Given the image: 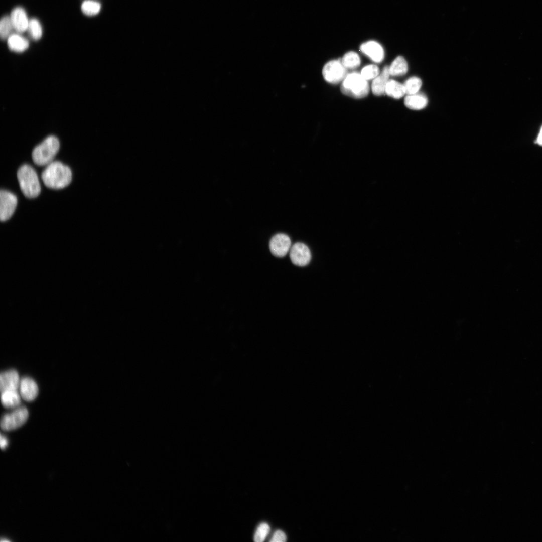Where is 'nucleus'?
Listing matches in <instances>:
<instances>
[{
  "mask_svg": "<svg viewBox=\"0 0 542 542\" xmlns=\"http://www.w3.org/2000/svg\"><path fill=\"white\" fill-rule=\"evenodd\" d=\"M269 530V526L267 523H261L257 527L254 536V540L256 542L263 541L267 535Z\"/></svg>",
  "mask_w": 542,
  "mask_h": 542,
  "instance_id": "26",
  "label": "nucleus"
},
{
  "mask_svg": "<svg viewBox=\"0 0 542 542\" xmlns=\"http://www.w3.org/2000/svg\"><path fill=\"white\" fill-rule=\"evenodd\" d=\"M390 76L389 66H385L382 71L374 78L372 83L371 90L373 94L380 96L385 93V87Z\"/></svg>",
  "mask_w": 542,
  "mask_h": 542,
  "instance_id": "14",
  "label": "nucleus"
},
{
  "mask_svg": "<svg viewBox=\"0 0 542 542\" xmlns=\"http://www.w3.org/2000/svg\"><path fill=\"white\" fill-rule=\"evenodd\" d=\"M403 85L405 93L407 95H411L418 93L422 86V82L419 78L412 77L409 78Z\"/></svg>",
  "mask_w": 542,
  "mask_h": 542,
  "instance_id": "24",
  "label": "nucleus"
},
{
  "mask_svg": "<svg viewBox=\"0 0 542 542\" xmlns=\"http://www.w3.org/2000/svg\"><path fill=\"white\" fill-rule=\"evenodd\" d=\"M31 38L34 40H39L42 35V29L39 21L36 19L29 20L27 30Z\"/></svg>",
  "mask_w": 542,
  "mask_h": 542,
  "instance_id": "21",
  "label": "nucleus"
},
{
  "mask_svg": "<svg viewBox=\"0 0 542 542\" xmlns=\"http://www.w3.org/2000/svg\"><path fill=\"white\" fill-rule=\"evenodd\" d=\"M404 105L413 110H421L425 108L428 103L427 97L421 94L407 95L404 99Z\"/></svg>",
  "mask_w": 542,
  "mask_h": 542,
  "instance_id": "16",
  "label": "nucleus"
},
{
  "mask_svg": "<svg viewBox=\"0 0 542 542\" xmlns=\"http://www.w3.org/2000/svg\"><path fill=\"white\" fill-rule=\"evenodd\" d=\"M8 444V441L6 437L3 436L2 434L1 435V447L3 449L6 447Z\"/></svg>",
  "mask_w": 542,
  "mask_h": 542,
  "instance_id": "28",
  "label": "nucleus"
},
{
  "mask_svg": "<svg viewBox=\"0 0 542 542\" xmlns=\"http://www.w3.org/2000/svg\"><path fill=\"white\" fill-rule=\"evenodd\" d=\"M9 49L14 52L22 53L26 51L29 46L28 40L20 33H12L7 39Z\"/></svg>",
  "mask_w": 542,
  "mask_h": 542,
  "instance_id": "15",
  "label": "nucleus"
},
{
  "mask_svg": "<svg viewBox=\"0 0 542 542\" xmlns=\"http://www.w3.org/2000/svg\"><path fill=\"white\" fill-rule=\"evenodd\" d=\"M19 388L21 397L26 401H32L38 395L37 384L33 379L30 377H24L21 380Z\"/></svg>",
  "mask_w": 542,
  "mask_h": 542,
  "instance_id": "13",
  "label": "nucleus"
},
{
  "mask_svg": "<svg viewBox=\"0 0 542 542\" xmlns=\"http://www.w3.org/2000/svg\"><path fill=\"white\" fill-rule=\"evenodd\" d=\"M408 63L402 56L397 57L389 67L390 76H398L404 75L408 71Z\"/></svg>",
  "mask_w": 542,
  "mask_h": 542,
  "instance_id": "19",
  "label": "nucleus"
},
{
  "mask_svg": "<svg viewBox=\"0 0 542 542\" xmlns=\"http://www.w3.org/2000/svg\"><path fill=\"white\" fill-rule=\"evenodd\" d=\"M380 73L379 68L376 65H368L361 71V75L367 81L374 79Z\"/></svg>",
  "mask_w": 542,
  "mask_h": 542,
  "instance_id": "25",
  "label": "nucleus"
},
{
  "mask_svg": "<svg viewBox=\"0 0 542 542\" xmlns=\"http://www.w3.org/2000/svg\"><path fill=\"white\" fill-rule=\"evenodd\" d=\"M42 179L48 188L59 189L68 186L72 180V172L68 166L58 161L52 162L42 173Z\"/></svg>",
  "mask_w": 542,
  "mask_h": 542,
  "instance_id": "1",
  "label": "nucleus"
},
{
  "mask_svg": "<svg viewBox=\"0 0 542 542\" xmlns=\"http://www.w3.org/2000/svg\"><path fill=\"white\" fill-rule=\"evenodd\" d=\"M287 537L285 533L282 530H278L275 532L273 537L272 538L271 542H284L286 540Z\"/></svg>",
  "mask_w": 542,
  "mask_h": 542,
  "instance_id": "27",
  "label": "nucleus"
},
{
  "mask_svg": "<svg viewBox=\"0 0 542 542\" xmlns=\"http://www.w3.org/2000/svg\"><path fill=\"white\" fill-rule=\"evenodd\" d=\"M342 65L346 69H355L360 64V58L356 52L350 51L346 53L341 59Z\"/></svg>",
  "mask_w": 542,
  "mask_h": 542,
  "instance_id": "20",
  "label": "nucleus"
},
{
  "mask_svg": "<svg viewBox=\"0 0 542 542\" xmlns=\"http://www.w3.org/2000/svg\"><path fill=\"white\" fill-rule=\"evenodd\" d=\"M20 380L17 371L11 369L1 372L0 375V390L1 392L6 390H17Z\"/></svg>",
  "mask_w": 542,
  "mask_h": 542,
  "instance_id": "11",
  "label": "nucleus"
},
{
  "mask_svg": "<svg viewBox=\"0 0 542 542\" xmlns=\"http://www.w3.org/2000/svg\"><path fill=\"white\" fill-rule=\"evenodd\" d=\"M17 178L23 194L29 198L37 197L41 191L39 179L35 170L29 165L22 166L17 172Z\"/></svg>",
  "mask_w": 542,
  "mask_h": 542,
  "instance_id": "2",
  "label": "nucleus"
},
{
  "mask_svg": "<svg viewBox=\"0 0 542 542\" xmlns=\"http://www.w3.org/2000/svg\"><path fill=\"white\" fill-rule=\"evenodd\" d=\"M1 402L7 409H13L19 405L21 398L17 390H6L1 392Z\"/></svg>",
  "mask_w": 542,
  "mask_h": 542,
  "instance_id": "17",
  "label": "nucleus"
},
{
  "mask_svg": "<svg viewBox=\"0 0 542 542\" xmlns=\"http://www.w3.org/2000/svg\"><path fill=\"white\" fill-rule=\"evenodd\" d=\"M348 74L347 69L342 65L341 60L329 61L323 68L322 75L324 79L331 84H335L343 81Z\"/></svg>",
  "mask_w": 542,
  "mask_h": 542,
  "instance_id": "6",
  "label": "nucleus"
},
{
  "mask_svg": "<svg viewBox=\"0 0 542 542\" xmlns=\"http://www.w3.org/2000/svg\"><path fill=\"white\" fill-rule=\"evenodd\" d=\"M101 9L100 4L92 0H86L81 5L82 12L87 16H94L97 14Z\"/></svg>",
  "mask_w": 542,
  "mask_h": 542,
  "instance_id": "22",
  "label": "nucleus"
},
{
  "mask_svg": "<svg viewBox=\"0 0 542 542\" xmlns=\"http://www.w3.org/2000/svg\"><path fill=\"white\" fill-rule=\"evenodd\" d=\"M340 88L344 95L356 99L366 97L369 91L367 81L357 72L348 74L342 81Z\"/></svg>",
  "mask_w": 542,
  "mask_h": 542,
  "instance_id": "4",
  "label": "nucleus"
},
{
  "mask_svg": "<svg viewBox=\"0 0 542 542\" xmlns=\"http://www.w3.org/2000/svg\"><path fill=\"white\" fill-rule=\"evenodd\" d=\"M17 204V197L13 193L2 190L0 192V220L5 221L13 214Z\"/></svg>",
  "mask_w": 542,
  "mask_h": 542,
  "instance_id": "7",
  "label": "nucleus"
},
{
  "mask_svg": "<svg viewBox=\"0 0 542 542\" xmlns=\"http://www.w3.org/2000/svg\"><path fill=\"white\" fill-rule=\"evenodd\" d=\"M360 51L376 63L381 62L384 57V52L380 44L375 41H369L362 44Z\"/></svg>",
  "mask_w": 542,
  "mask_h": 542,
  "instance_id": "10",
  "label": "nucleus"
},
{
  "mask_svg": "<svg viewBox=\"0 0 542 542\" xmlns=\"http://www.w3.org/2000/svg\"><path fill=\"white\" fill-rule=\"evenodd\" d=\"M385 93L395 99H399L406 94L404 85L394 80H389Z\"/></svg>",
  "mask_w": 542,
  "mask_h": 542,
  "instance_id": "18",
  "label": "nucleus"
},
{
  "mask_svg": "<svg viewBox=\"0 0 542 542\" xmlns=\"http://www.w3.org/2000/svg\"><path fill=\"white\" fill-rule=\"evenodd\" d=\"M28 416V411L26 407L18 406L3 416L1 420V427L5 431L15 430L26 423Z\"/></svg>",
  "mask_w": 542,
  "mask_h": 542,
  "instance_id": "5",
  "label": "nucleus"
},
{
  "mask_svg": "<svg viewBox=\"0 0 542 542\" xmlns=\"http://www.w3.org/2000/svg\"><path fill=\"white\" fill-rule=\"evenodd\" d=\"M536 141H537V143L539 145L542 146V126H541V129L540 130V131H539V133L538 134V137H537V139Z\"/></svg>",
  "mask_w": 542,
  "mask_h": 542,
  "instance_id": "29",
  "label": "nucleus"
},
{
  "mask_svg": "<svg viewBox=\"0 0 542 542\" xmlns=\"http://www.w3.org/2000/svg\"><path fill=\"white\" fill-rule=\"evenodd\" d=\"M269 247L273 255L278 257H283L290 250L291 241L287 235L284 233H278L270 239Z\"/></svg>",
  "mask_w": 542,
  "mask_h": 542,
  "instance_id": "8",
  "label": "nucleus"
},
{
  "mask_svg": "<svg viewBox=\"0 0 542 542\" xmlns=\"http://www.w3.org/2000/svg\"><path fill=\"white\" fill-rule=\"evenodd\" d=\"M14 28L10 16L2 18L0 22V36L2 40H6L12 34Z\"/></svg>",
  "mask_w": 542,
  "mask_h": 542,
  "instance_id": "23",
  "label": "nucleus"
},
{
  "mask_svg": "<svg viewBox=\"0 0 542 542\" xmlns=\"http://www.w3.org/2000/svg\"><path fill=\"white\" fill-rule=\"evenodd\" d=\"M60 148L57 137L50 136L33 150L32 156L35 164L38 166L49 165L52 162Z\"/></svg>",
  "mask_w": 542,
  "mask_h": 542,
  "instance_id": "3",
  "label": "nucleus"
},
{
  "mask_svg": "<svg viewBox=\"0 0 542 542\" xmlns=\"http://www.w3.org/2000/svg\"><path fill=\"white\" fill-rule=\"evenodd\" d=\"M290 257L291 261L295 265L304 266L310 262L311 254L306 245L301 242H297L290 248Z\"/></svg>",
  "mask_w": 542,
  "mask_h": 542,
  "instance_id": "9",
  "label": "nucleus"
},
{
  "mask_svg": "<svg viewBox=\"0 0 542 542\" xmlns=\"http://www.w3.org/2000/svg\"><path fill=\"white\" fill-rule=\"evenodd\" d=\"M14 30L18 33L27 31L29 20L25 11L21 7L14 8L10 16Z\"/></svg>",
  "mask_w": 542,
  "mask_h": 542,
  "instance_id": "12",
  "label": "nucleus"
}]
</instances>
